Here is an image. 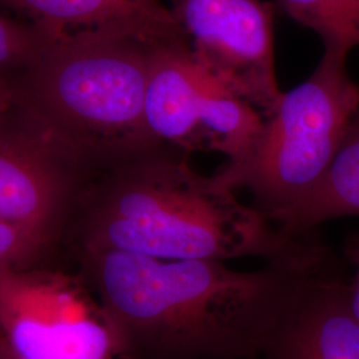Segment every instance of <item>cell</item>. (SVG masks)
Instances as JSON below:
<instances>
[{"label": "cell", "instance_id": "16", "mask_svg": "<svg viewBox=\"0 0 359 359\" xmlns=\"http://www.w3.org/2000/svg\"><path fill=\"white\" fill-rule=\"evenodd\" d=\"M15 105V87L11 79L0 72V118L8 115Z\"/></svg>", "mask_w": 359, "mask_h": 359}, {"label": "cell", "instance_id": "1", "mask_svg": "<svg viewBox=\"0 0 359 359\" xmlns=\"http://www.w3.org/2000/svg\"><path fill=\"white\" fill-rule=\"evenodd\" d=\"M118 359H262L297 299L334 264L314 233L255 270L212 259L80 250Z\"/></svg>", "mask_w": 359, "mask_h": 359}, {"label": "cell", "instance_id": "11", "mask_svg": "<svg viewBox=\"0 0 359 359\" xmlns=\"http://www.w3.org/2000/svg\"><path fill=\"white\" fill-rule=\"evenodd\" d=\"M346 216H359V109L320 184L274 225L287 236H302L329 219Z\"/></svg>", "mask_w": 359, "mask_h": 359}, {"label": "cell", "instance_id": "7", "mask_svg": "<svg viewBox=\"0 0 359 359\" xmlns=\"http://www.w3.org/2000/svg\"><path fill=\"white\" fill-rule=\"evenodd\" d=\"M0 334L22 359H114L99 302L62 274L0 271Z\"/></svg>", "mask_w": 359, "mask_h": 359}, {"label": "cell", "instance_id": "9", "mask_svg": "<svg viewBox=\"0 0 359 359\" xmlns=\"http://www.w3.org/2000/svg\"><path fill=\"white\" fill-rule=\"evenodd\" d=\"M262 359H359V318L335 262L299 295Z\"/></svg>", "mask_w": 359, "mask_h": 359}, {"label": "cell", "instance_id": "12", "mask_svg": "<svg viewBox=\"0 0 359 359\" xmlns=\"http://www.w3.org/2000/svg\"><path fill=\"white\" fill-rule=\"evenodd\" d=\"M283 10L323 41L325 52L346 56L359 46V0H280Z\"/></svg>", "mask_w": 359, "mask_h": 359}, {"label": "cell", "instance_id": "14", "mask_svg": "<svg viewBox=\"0 0 359 359\" xmlns=\"http://www.w3.org/2000/svg\"><path fill=\"white\" fill-rule=\"evenodd\" d=\"M46 245L36 236L0 221V271L27 268Z\"/></svg>", "mask_w": 359, "mask_h": 359}, {"label": "cell", "instance_id": "2", "mask_svg": "<svg viewBox=\"0 0 359 359\" xmlns=\"http://www.w3.org/2000/svg\"><path fill=\"white\" fill-rule=\"evenodd\" d=\"M188 154L165 144L100 168L83 193L80 250H121L163 259L264 262L292 256L316 231L287 236Z\"/></svg>", "mask_w": 359, "mask_h": 359}, {"label": "cell", "instance_id": "17", "mask_svg": "<svg viewBox=\"0 0 359 359\" xmlns=\"http://www.w3.org/2000/svg\"><path fill=\"white\" fill-rule=\"evenodd\" d=\"M0 359H22L13 353V348L8 346V344L1 337V334H0Z\"/></svg>", "mask_w": 359, "mask_h": 359}, {"label": "cell", "instance_id": "5", "mask_svg": "<svg viewBox=\"0 0 359 359\" xmlns=\"http://www.w3.org/2000/svg\"><path fill=\"white\" fill-rule=\"evenodd\" d=\"M144 117L149 136L191 152L241 158L264 126L255 107L224 90L193 62L187 40L156 44L151 52Z\"/></svg>", "mask_w": 359, "mask_h": 359}, {"label": "cell", "instance_id": "3", "mask_svg": "<svg viewBox=\"0 0 359 359\" xmlns=\"http://www.w3.org/2000/svg\"><path fill=\"white\" fill-rule=\"evenodd\" d=\"M154 46L111 32L47 36L13 81V109L93 170L151 149L160 145L144 117Z\"/></svg>", "mask_w": 359, "mask_h": 359}, {"label": "cell", "instance_id": "15", "mask_svg": "<svg viewBox=\"0 0 359 359\" xmlns=\"http://www.w3.org/2000/svg\"><path fill=\"white\" fill-rule=\"evenodd\" d=\"M345 256L354 266L355 273L353 281L348 283L350 305L359 318V233L351 234L345 243Z\"/></svg>", "mask_w": 359, "mask_h": 359}, {"label": "cell", "instance_id": "4", "mask_svg": "<svg viewBox=\"0 0 359 359\" xmlns=\"http://www.w3.org/2000/svg\"><path fill=\"white\" fill-rule=\"evenodd\" d=\"M346 56L323 52L304 83L283 92L245 156L215 176L252 193L256 208L274 221L316 189L359 109V86L347 75Z\"/></svg>", "mask_w": 359, "mask_h": 359}, {"label": "cell", "instance_id": "13", "mask_svg": "<svg viewBox=\"0 0 359 359\" xmlns=\"http://www.w3.org/2000/svg\"><path fill=\"white\" fill-rule=\"evenodd\" d=\"M47 35L34 25H22L0 15V72L23 69L36 56Z\"/></svg>", "mask_w": 359, "mask_h": 359}, {"label": "cell", "instance_id": "8", "mask_svg": "<svg viewBox=\"0 0 359 359\" xmlns=\"http://www.w3.org/2000/svg\"><path fill=\"white\" fill-rule=\"evenodd\" d=\"M0 118V221L51 243L87 168L18 114Z\"/></svg>", "mask_w": 359, "mask_h": 359}, {"label": "cell", "instance_id": "10", "mask_svg": "<svg viewBox=\"0 0 359 359\" xmlns=\"http://www.w3.org/2000/svg\"><path fill=\"white\" fill-rule=\"evenodd\" d=\"M27 15L48 38L86 32H111L151 44L185 40L160 0H0Z\"/></svg>", "mask_w": 359, "mask_h": 359}, {"label": "cell", "instance_id": "6", "mask_svg": "<svg viewBox=\"0 0 359 359\" xmlns=\"http://www.w3.org/2000/svg\"><path fill=\"white\" fill-rule=\"evenodd\" d=\"M191 57L224 90L266 117L283 95L276 76L274 6L262 0H172Z\"/></svg>", "mask_w": 359, "mask_h": 359}]
</instances>
